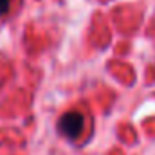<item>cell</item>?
Masks as SVG:
<instances>
[{
	"label": "cell",
	"mask_w": 155,
	"mask_h": 155,
	"mask_svg": "<svg viewBox=\"0 0 155 155\" xmlns=\"http://www.w3.org/2000/svg\"><path fill=\"white\" fill-rule=\"evenodd\" d=\"M83 126H85V119L79 112H67L58 121V132L71 141H74L81 135Z\"/></svg>",
	"instance_id": "obj_1"
},
{
	"label": "cell",
	"mask_w": 155,
	"mask_h": 155,
	"mask_svg": "<svg viewBox=\"0 0 155 155\" xmlns=\"http://www.w3.org/2000/svg\"><path fill=\"white\" fill-rule=\"evenodd\" d=\"M11 2H13V0H0V16H4V15L9 11Z\"/></svg>",
	"instance_id": "obj_2"
}]
</instances>
